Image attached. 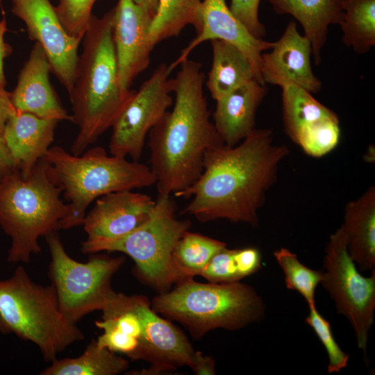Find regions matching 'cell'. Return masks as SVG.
I'll list each match as a JSON object with an SVG mask.
<instances>
[{
    "label": "cell",
    "mask_w": 375,
    "mask_h": 375,
    "mask_svg": "<svg viewBox=\"0 0 375 375\" xmlns=\"http://www.w3.org/2000/svg\"><path fill=\"white\" fill-rule=\"evenodd\" d=\"M179 65L171 79L173 108L148 134L158 194L178 196L192 185L203 172L206 152L224 145L210 119L201 63L188 58Z\"/></svg>",
    "instance_id": "7a4b0ae2"
},
{
    "label": "cell",
    "mask_w": 375,
    "mask_h": 375,
    "mask_svg": "<svg viewBox=\"0 0 375 375\" xmlns=\"http://www.w3.org/2000/svg\"><path fill=\"white\" fill-rule=\"evenodd\" d=\"M155 206L151 197L132 190L99 197L83 223L88 235L85 242L110 241L131 233L149 219Z\"/></svg>",
    "instance_id": "9a60e30c"
},
{
    "label": "cell",
    "mask_w": 375,
    "mask_h": 375,
    "mask_svg": "<svg viewBox=\"0 0 375 375\" xmlns=\"http://www.w3.org/2000/svg\"><path fill=\"white\" fill-rule=\"evenodd\" d=\"M166 63L160 65L133 91L112 124L111 155L138 161L149 131L173 104L172 80Z\"/></svg>",
    "instance_id": "7c38bea8"
},
{
    "label": "cell",
    "mask_w": 375,
    "mask_h": 375,
    "mask_svg": "<svg viewBox=\"0 0 375 375\" xmlns=\"http://www.w3.org/2000/svg\"><path fill=\"white\" fill-rule=\"evenodd\" d=\"M309 310L305 322L312 328L326 351L328 361L327 372L328 374L339 373L347 366L349 355L340 347L333 336L330 322L318 312L317 308Z\"/></svg>",
    "instance_id": "1f68e13d"
},
{
    "label": "cell",
    "mask_w": 375,
    "mask_h": 375,
    "mask_svg": "<svg viewBox=\"0 0 375 375\" xmlns=\"http://www.w3.org/2000/svg\"><path fill=\"white\" fill-rule=\"evenodd\" d=\"M365 160L367 162H372V160H374V146L372 145L368 149V150L367 151V153L365 154Z\"/></svg>",
    "instance_id": "ab89813d"
},
{
    "label": "cell",
    "mask_w": 375,
    "mask_h": 375,
    "mask_svg": "<svg viewBox=\"0 0 375 375\" xmlns=\"http://www.w3.org/2000/svg\"><path fill=\"white\" fill-rule=\"evenodd\" d=\"M261 264L262 255L256 248L225 247L211 258L200 276L210 283H235L256 273Z\"/></svg>",
    "instance_id": "f1b7e54d"
},
{
    "label": "cell",
    "mask_w": 375,
    "mask_h": 375,
    "mask_svg": "<svg viewBox=\"0 0 375 375\" xmlns=\"http://www.w3.org/2000/svg\"><path fill=\"white\" fill-rule=\"evenodd\" d=\"M51 67L40 44L35 42L18 76L11 101L17 112H28L43 119L72 122L52 88Z\"/></svg>",
    "instance_id": "ac0fdd59"
},
{
    "label": "cell",
    "mask_w": 375,
    "mask_h": 375,
    "mask_svg": "<svg viewBox=\"0 0 375 375\" xmlns=\"http://www.w3.org/2000/svg\"><path fill=\"white\" fill-rule=\"evenodd\" d=\"M349 256L362 271L375 269V188L369 187L344 208L340 226Z\"/></svg>",
    "instance_id": "44dd1931"
},
{
    "label": "cell",
    "mask_w": 375,
    "mask_h": 375,
    "mask_svg": "<svg viewBox=\"0 0 375 375\" xmlns=\"http://www.w3.org/2000/svg\"><path fill=\"white\" fill-rule=\"evenodd\" d=\"M342 42L359 54L375 44V0H341Z\"/></svg>",
    "instance_id": "83f0119b"
},
{
    "label": "cell",
    "mask_w": 375,
    "mask_h": 375,
    "mask_svg": "<svg viewBox=\"0 0 375 375\" xmlns=\"http://www.w3.org/2000/svg\"><path fill=\"white\" fill-rule=\"evenodd\" d=\"M266 1L277 15H290L301 24L310 42L315 64L319 65L329 26L342 20L341 0Z\"/></svg>",
    "instance_id": "7402d4cb"
},
{
    "label": "cell",
    "mask_w": 375,
    "mask_h": 375,
    "mask_svg": "<svg viewBox=\"0 0 375 375\" xmlns=\"http://www.w3.org/2000/svg\"><path fill=\"white\" fill-rule=\"evenodd\" d=\"M95 324L102 330L96 340L101 347L142 360L149 368L133 374H160L189 367L194 351L185 335L158 315L142 295L116 292Z\"/></svg>",
    "instance_id": "277c9868"
},
{
    "label": "cell",
    "mask_w": 375,
    "mask_h": 375,
    "mask_svg": "<svg viewBox=\"0 0 375 375\" xmlns=\"http://www.w3.org/2000/svg\"><path fill=\"white\" fill-rule=\"evenodd\" d=\"M261 0H231L229 8L256 38L262 39L266 34L264 25L258 17Z\"/></svg>",
    "instance_id": "836d02e7"
},
{
    "label": "cell",
    "mask_w": 375,
    "mask_h": 375,
    "mask_svg": "<svg viewBox=\"0 0 375 375\" xmlns=\"http://www.w3.org/2000/svg\"><path fill=\"white\" fill-rule=\"evenodd\" d=\"M226 246L225 242L220 240L192 233L189 230L185 231L176 243L172 253V265L177 283L200 276L211 258Z\"/></svg>",
    "instance_id": "4316f807"
},
{
    "label": "cell",
    "mask_w": 375,
    "mask_h": 375,
    "mask_svg": "<svg viewBox=\"0 0 375 375\" xmlns=\"http://www.w3.org/2000/svg\"><path fill=\"white\" fill-rule=\"evenodd\" d=\"M44 238L51 257V285L64 316L76 324L86 315L103 310L115 293L111 286L112 278L125 258L94 255L88 262H81L68 255L57 231Z\"/></svg>",
    "instance_id": "30bf717a"
},
{
    "label": "cell",
    "mask_w": 375,
    "mask_h": 375,
    "mask_svg": "<svg viewBox=\"0 0 375 375\" xmlns=\"http://www.w3.org/2000/svg\"><path fill=\"white\" fill-rule=\"evenodd\" d=\"M282 89L283 122L285 130L294 142L307 127L337 115L316 100L309 92L294 85Z\"/></svg>",
    "instance_id": "484cf974"
},
{
    "label": "cell",
    "mask_w": 375,
    "mask_h": 375,
    "mask_svg": "<svg viewBox=\"0 0 375 375\" xmlns=\"http://www.w3.org/2000/svg\"><path fill=\"white\" fill-rule=\"evenodd\" d=\"M189 367L197 375H214L216 374L215 361L212 356L194 351Z\"/></svg>",
    "instance_id": "e575fe53"
},
{
    "label": "cell",
    "mask_w": 375,
    "mask_h": 375,
    "mask_svg": "<svg viewBox=\"0 0 375 375\" xmlns=\"http://www.w3.org/2000/svg\"><path fill=\"white\" fill-rule=\"evenodd\" d=\"M114 8L112 38L122 90L129 93L135 78L147 69L153 47L149 39L151 12L133 0H118Z\"/></svg>",
    "instance_id": "5bb4252c"
},
{
    "label": "cell",
    "mask_w": 375,
    "mask_h": 375,
    "mask_svg": "<svg viewBox=\"0 0 375 375\" xmlns=\"http://www.w3.org/2000/svg\"><path fill=\"white\" fill-rule=\"evenodd\" d=\"M151 306L167 319L181 324L197 339L214 329L236 331L259 322L266 310L262 297L249 285L240 281L203 283L193 278L161 292Z\"/></svg>",
    "instance_id": "52a82bcc"
},
{
    "label": "cell",
    "mask_w": 375,
    "mask_h": 375,
    "mask_svg": "<svg viewBox=\"0 0 375 375\" xmlns=\"http://www.w3.org/2000/svg\"><path fill=\"white\" fill-rule=\"evenodd\" d=\"M0 333L31 342L45 362L84 339L61 312L53 287L35 283L22 266L0 280Z\"/></svg>",
    "instance_id": "ba28073f"
},
{
    "label": "cell",
    "mask_w": 375,
    "mask_h": 375,
    "mask_svg": "<svg viewBox=\"0 0 375 375\" xmlns=\"http://www.w3.org/2000/svg\"><path fill=\"white\" fill-rule=\"evenodd\" d=\"M190 225V220L176 218L171 195L158 194L151 217L142 226L114 240L94 243L84 241L81 251L96 253L107 251L126 254L135 262L138 275L160 293L165 292L178 282L172 253Z\"/></svg>",
    "instance_id": "9c48e42d"
},
{
    "label": "cell",
    "mask_w": 375,
    "mask_h": 375,
    "mask_svg": "<svg viewBox=\"0 0 375 375\" xmlns=\"http://www.w3.org/2000/svg\"><path fill=\"white\" fill-rule=\"evenodd\" d=\"M289 153L274 143L269 128H255L235 146L209 150L198 180L177 196L192 197L183 213L201 222L223 219L258 226V211Z\"/></svg>",
    "instance_id": "6da1fadb"
},
{
    "label": "cell",
    "mask_w": 375,
    "mask_h": 375,
    "mask_svg": "<svg viewBox=\"0 0 375 375\" xmlns=\"http://www.w3.org/2000/svg\"><path fill=\"white\" fill-rule=\"evenodd\" d=\"M266 94L265 85L254 80L215 100L213 124L225 145L235 146L256 128V112Z\"/></svg>",
    "instance_id": "d6986e66"
},
{
    "label": "cell",
    "mask_w": 375,
    "mask_h": 375,
    "mask_svg": "<svg viewBox=\"0 0 375 375\" xmlns=\"http://www.w3.org/2000/svg\"><path fill=\"white\" fill-rule=\"evenodd\" d=\"M270 50L261 55L260 70L264 84L281 88L294 85L311 94L322 90V82L312 69L310 42L299 33L294 21L288 24Z\"/></svg>",
    "instance_id": "2e32d148"
},
{
    "label": "cell",
    "mask_w": 375,
    "mask_h": 375,
    "mask_svg": "<svg viewBox=\"0 0 375 375\" xmlns=\"http://www.w3.org/2000/svg\"><path fill=\"white\" fill-rule=\"evenodd\" d=\"M17 170L2 137H0V182Z\"/></svg>",
    "instance_id": "74e56055"
},
{
    "label": "cell",
    "mask_w": 375,
    "mask_h": 375,
    "mask_svg": "<svg viewBox=\"0 0 375 375\" xmlns=\"http://www.w3.org/2000/svg\"><path fill=\"white\" fill-rule=\"evenodd\" d=\"M129 362L124 357L99 347L96 340L88 344L81 355L51 362L41 375H117L124 372Z\"/></svg>",
    "instance_id": "cb8c5ba5"
},
{
    "label": "cell",
    "mask_w": 375,
    "mask_h": 375,
    "mask_svg": "<svg viewBox=\"0 0 375 375\" xmlns=\"http://www.w3.org/2000/svg\"><path fill=\"white\" fill-rule=\"evenodd\" d=\"M210 44L212 62L206 86L212 99L217 100L243 85L257 81L251 62L240 49L220 40H212Z\"/></svg>",
    "instance_id": "603a6c76"
},
{
    "label": "cell",
    "mask_w": 375,
    "mask_h": 375,
    "mask_svg": "<svg viewBox=\"0 0 375 375\" xmlns=\"http://www.w3.org/2000/svg\"><path fill=\"white\" fill-rule=\"evenodd\" d=\"M17 112L11 101L10 92L0 87V137H2L6 123L8 118Z\"/></svg>",
    "instance_id": "8d00e7d4"
},
{
    "label": "cell",
    "mask_w": 375,
    "mask_h": 375,
    "mask_svg": "<svg viewBox=\"0 0 375 375\" xmlns=\"http://www.w3.org/2000/svg\"><path fill=\"white\" fill-rule=\"evenodd\" d=\"M58 121L17 112L7 120L2 138L16 169L27 175L53 141Z\"/></svg>",
    "instance_id": "ffe728a7"
},
{
    "label": "cell",
    "mask_w": 375,
    "mask_h": 375,
    "mask_svg": "<svg viewBox=\"0 0 375 375\" xmlns=\"http://www.w3.org/2000/svg\"><path fill=\"white\" fill-rule=\"evenodd\" d=\"M42 158L47 162L49 176L68 202V212L60 222V229L83 225L90 203L103 195L156 184L150 167L126 158L109 156L101 147L75 156L54 146Z\"/></svg>",
    "instance_id": "5b68a950"
},
{
    "label": "cell",
    "mask_w": 375,
    "mask_h": 375,
    "mask_svg": "<svg viewBox=\"0 0 375 375\" xmlns=\"http://www.w3.org/2000/svg\"><path fill=\"white\" fill-rule=\"evenodd\" d=\"M11 11L22 20L28 38L42 47L51 72L71 94L76 78L81 40L63 27L50 0H11Z\"/></svg>",
    "instance_id": "4fadbf2b"
},
{
    "label": "cell",
    "mask_w": 375,
    "mask_h": 375,
    "mask_svg": "<svg viewBox=\"0 0 375 375\" xmlns=\"http://www.w3.org/2000/svg\"><path fill=\"white\" fill-rule=\"evenodd\" d=\"M320 284L333 299L338 312L353 330L357 346L366 351L375 310V269L362 276L349 256L341 227L330 238L325 248Z\"/></svg>",
    "instance_id": "8fae6325"
},
{
    "label": "cell",
    "mask_w": 375,
    "mask_h": 375,
    "mask_svg": "<svg viewBox=\"0 0 375 375\" xmlns=\"http://www.w3.org/2000/svg\"><path fill=\"white\" fill-rule=\"evenodd\" d=\"M201 23V29L196 38L182 50L178 58L168 66L170 73L188 59L190 53L197 46L207 40H220L235 45L246 55L253 67L257 81L264 84L260 70L261 55L270 50L274 42L254 37L232 13L226 0H203Z\"/></svg>",
    "instance_id": "e0dca14e"
},
{
    "label": "cell",
    "mask_w": 375,
    "mask_h": 375,
    "mask_svg": "<svg viewBox=\"0 0 375 375\" xmlns=\"http://www.w3.org/2000/svg\"><path fill=\"white\" fill-rule=\"evenodd\" d=\"M61 193L43 158L28 174L16 170L0 182V227L11 240L8 262H28L41 251L40 238L60 229L69 210Z\"/></svg>",
    "instance_id": "8992f818"
},
{
    "label": "cell",
    "mask_w": 375,
    "mask_h": 375,
    "mask_svg": "<svg viewBox=\"0 0 375 375\" xmlns=\"http://www.w3.org/2000/svg\"><path fill=\"white\" fill-rule=\"evenodd\" d=\"M201 0H158L157 9L149 28V39L154 47L165 39L178 36L192 26L197 33L201 29Z\"/></svg>",
    "instance_id": "d4e9b609"
},
{
    "label": "cell",
    "mask_w": 375,
    "mask_h": 375,
    "mask_svg": "<svg viewBox=\"0 0 375 375\" xmlns=\"http://www.w3.org/2000/svg\"><path fill=\"white\" fill-rule=\"evenodd\" d=\"M1 0H0V3H1Z\"/></svg>",
    "instance_id": "60d3db41"
},
{
    "label": "cell",
    "mask_w": 375,
    "mask_h": 375,
    "mask_svg": "<svg viewBox=\"0 0 375 375\" xmlns=\"http://www.w3.org/2000/svg\"><path fill=\"white\" fill-rule=\"evenodd\" d=\"M8 31L7 21L3 15L0 20V87L5 88L6 79L4 73V60L12 51V47L5 41L4 36Z\"/></svg>",
    "instance_id": "d590c367"
},
{
    "label": "cell",
    "mask_w": 375,
    "mask_h": 375,
    "mask_svg": "<svg viewBox=\"0 0 375 375\" xmlns=\"http://www.w3.org/2000/svg\"><path fill=\"white\" fill-rule=\"evenodd\" d=\"M340 136L338 116L317 122L298 135L295 143L312 157H322L331 151L338 144Z\"/></svg>",
    "instance_id": "4dcf8cb0"
},
{
    "label": "cell",
    "mask_w": 375,
    "mask_h": 375,
    "mask_svg": "<svg viewBox=\"0 0 375 375\" xmlns=\"http://www.w3.org/2000/svg\"><path fill=\"white\" fill-rule=\"evenodd\" d=\"M114 8L99 18L92 16L83 36L76 78L69 95L72 122L78 131L71 152L82 154L109 128L133 92L119 85L112 38Z\"/></svg>",
    "instance_id": "3957f363"
},
{
    "label": "cell",
    "mask_w": 375,
    "mask_h": 375,
    "mask_svg": "<svg viewBox=\"0 0 375 375\" xmlns=\"http://www.w3.org/2000/svg\"><path fill=\"white\" fill-rule=\"evenodd\" d=\"M136 3L140 4L146 8L153 15L157 9L158 0H133Z\"/></svg>",
    "instance_id": "f35d334b"
},
{
    "label": "cell",
    "mask_w": 375,
    "mask_h": 375,
    "mask_svg": "<svg viewBox=\"0 0 375 375\" xmlns=\"http://www.w3.org/2000/svg\"><path fill=\"white\" fill-rule=\"evenodd\" d=\"M97 0H59L55 10L67 32L83 40L92 17V10Z\"/></svg>",
    "instance_id": "d6a6232c"
},
{
    "label": "cell",
    "mask_w": 375,
    "mask_h": 375,
    "mask_svg": "<svg viewBox=\"0 0 375 375\" xmlns=\"http://www.w3.org/2000/svg\"><path fill=\"white\" fill-rule=\"evenodd\" d=\"M274 257L283 271L286 288L300 294L309 309L315 308V292L322 279V270L308 267L287 248L276 250Z\"/></svg>",
    "instance_id": "f546056e"
}]
</instances>
